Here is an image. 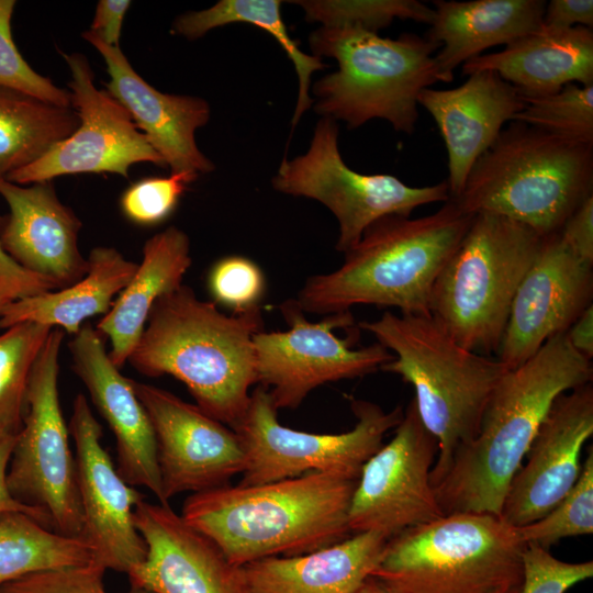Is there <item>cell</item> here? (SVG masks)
I'll list each match as a JSON object with an SVG mask.
<instances>
[{"instance_id":"cell-1","label":"cell","mask_w":593,"mask_h":593,"mask_svg":"<svg viewBox=\"0 0 593 593\" xmlns=\"http://www.w3.org/2000/svg\"><path fill=\"white\" fill-rule=\"evenodd\" d=\"M593 367L566 333L549 338L522 365L506 369L483 410L474 439L459 449L434 488L444 515L500 516L511 481L555 399L592 382Z\"/></svg>"},{"instance_id":"cell-2","label":"cell","mask_w":593,"mask_h":593,"mask_svg":"<svg viewBox=\"0 0 593 593\" xmlns=\"http://www.w3.org/2000/svg\"><path fill=\"white\" fill-rule=\"evenodd\" d=\"M357 481L311 472L262 484H226L190 494L181 516L237 567L299 556L349 537Z\"/></svg>"},{"instance_id":"cell-3","label":"cell","mask_w":593,"mask_h":593,"mask_svg":"<svg viewBox=\"0 0 593 593\" xmlns=\"http://www.w3.org/2000/svg\"><path fill=\"white\" fill-rule=\"evenodd\" d=\"M262 326L258 305L226 315L181 284L155 302L127 361L147 377H175L202 411L234 429L257 383L254 337Z\"/></svg>"},{"instance_id":"cell-4","label":"cell","mask_w":593,"mask_h":593,"mask_svg":"<svg viewBox=\"0 0 593 593\" xmlns=\"http://www.w3.org/2000/svg\"><path fill=\"white\" fill-rule=\"evenodd\" d=\"M472 217L450 199L425 216H383L345 253L339 268L309 278L295 300L315 314L366 304L428 315L434 283Z\"/></svg>"},{"instance_id":"cell-5","label":"cell","mask_w":593,"mask_h":593,"mask_svg":"<svg viewBox=\"0 0 593 593\" xmlns=\"http://www.w3.org/2000/svg\"><path fill=\"white\" fill-rule=\"evenodd\" d=\"M358 326L392 353L393 359L380 369L414 388L421 419L438 444L430 471L435 488L456 452L477 436L485 404L506 368L495 357L459 345L430 314L388 311Z\"/></svg>"},{"instance_id":"cell-6","label":"cell","mask_w":593,"mask_h":593,"mask_svg":"<svg viewBox=\"0 0 593 593\" xmlns=\"http://www.w3.org/2000/svg\"><path fill=\"white\" fill-rule=\"evenodd\" d=\"M593 195V144L512 121L472 166L452 200L463 212L519 222L541 237L560 232Z\"/></svg>"},{"instance_id":"cell-7","label":"cell","mask_w":593,"mask_h":593,"mask_svg":"<svg viewBox=\"0 0 593 593\" xmlns=\"http://www.w3.org/2000/svg\"><path fill=\"white\" fill-rule=\"evenodd\" d=\"M310 46L314 56L338 64L315 82L314 110L349 130L382 119L412 134L419 92L441 81L434 58L440 45L427 36L403 33L393 40L359 26L322 25L310 35Z\"/></svg>"},{"instance_id":"cell-8","label":"cell","mask_w":593,"mask_h":593,"mask_svg":"<svg viewBox=\"0 0 593 593\" xmlns=\"http://www.w3.org/2000/svg\"><path fill=\"white\" fill-rule=\"evenodd\" d=\"M542 240L514 220L474 214L434 283L429 314L462 347L494 357L516 291Z\"/></svg>"},{"instance_id":"cell-9","label":"cell","mask_w":593,"mask_h":593,"mask_svg":"<svg viewBox=\"0 0 593 593\" xmlns=\"http://www.w3.org/2000/svg\"><path fill=\"white\" fill-rule=\"evenodd\" d=\"M525 545L500 516L457 512L389 538L371 575L401 593H491L523 582Z\"/></svg>"},{"instance_id":"cell-10","label":"cell","mask_w":593,"mask_h":593,"mask_svg":"<svg viewBox=\"0 0 593 593\" xmlns=\"http://www.w3.org/2000/svg\"><path fill=\"white\" fill-rule=\"evenodd\" d=\"M63 338L64 331L54 327L32 367L7 484L18 502L46 516L52 530L81 538L76 461L58 394Z\"/></svg>"},{"instance_id":"cell-11","label":"cell","mask_w":593,"mask_h":593,"mask_svg":"<svg viewBox=\"0 0 593 593\" xmlns=\"http://www.w3.org/2000/svg\"><path fill=\"white\" fill-rule=\"evenodd\" d=\"M357 418L342 434H314L279 423L267 388L258 385L236 427L245 451L240 485H255L295 478L311 472L358 480L367 460L382 446L384 435L401 422L403 410L390 412L378 404L353 400Z\"/></svg>"},{"instance_id":"cell-12","label":"cell","mask_w":593,"mask_h":593,"mask_svg":"<svg viewBox=\"0 0 593 593\" xmlns=\"http://www.w3.org/2000/svg\"><path fill=\"white\" fill-rule=\"evenodd\" d=\"M338 126L323 116L316 124L309 150L291 160L283 159L272 186L277 191L314 199L337 219L336 249L346 253L366 228L387 215L410 217L418 206L447 202V181L410 187L387 175H363L350 169L338 150Z\"/></svg>"},{"instance_id":"cell-13","label":"cell","mask_w":593,"mask_h":593,"mask_svg":"<svg viewBox=\"0 0 593 593\" xmlns=\"http://www.w3.org/2000/svg\"><path fill=\"white\" fill-rule=\"evenodd\" d=\"M287 331L254 337L257 383L268 389L277 410L298 407L317 387L371 373L393 359L381 344L355 349L357 334L340 338L336 328L354 325L350 311L309 321L296 300L280 305Z\"/></svg>"},{"instance_id":"cell-14","label":"cell","mask_w":593,"mask_h":593,"mask_svg":"<svg viewBox=\"0 0 593 593\" xmlns=\"http://www.w3.org/2000/svg\"><path fill=\"white\" fill-rule=\"evenodd\" d=\"M438 451L414 399L403 411L393 438L363 465L351 496V534L376 532L388 539L444 516L430 483Z\"/></svg>"},{"instance_id":"cell-15","label":"cell","mask_w":593,"mask_h":593,"mask_svg":"<svg viewBox=\"0 0 593 593\" xmlns=\"http://www.w3.org/2000/svg\"><path fill=\"white\" fill-rule=\"evenodd\" d=\"M64 58L71 72L68 87L80 124L40 159L4 178L26 186L76 174L110 172L128 178L131 166L138 163L166 167L126 109L107 90L96 87L86 56L72 53L64 54Z\"/></svg>"},{"instance_id":"cell-16","label":"cell","mask_w":593,"mask_h":593,"mask_svg":"<svg viewBox=\"0 0 593 593\" xmlns=\"http://www.w3.org/2000/svg\"><path fill=\"white\" fill-rule=\"evenodd\" d=\"M132 385L154 429L161 504L230 484L243 473L245 451L235 430L167 390L135 380Z\"/></svg>"},{"instance_id":"cell-17","label":"cell","mask_w":593,"mask_h":593,"mask_svg":"<svg viewBox=\"0 0 593 593\" xmlns=\"http://www.w3.org/2000/svg\"><path fill=\"white\" fill-rule=\"evenodd\" d=\"M68 429L76 447L81 539L92 549L96 561L127 575L147 555L133 515L144 495L119 474L102 446V427L81 393L74 400Z\"/></svg>"},{"instance_id":"cell-18","label":"cell","mask_w":593,"mask_h":593,"mask_svg":"<svg viewBox=\"0 0 593 593\" xmlns=\"http://www.w3.org/2000/svg\"><path fill=\"white\" fill-rule=\"evenodd\" d=\"M593 299V265L582 260L560 234L544 237L535 261L514 296L495 358L513 369L551 337L563 334Z\"/></svg>"},{"instance_id":"cell-19","label":"cell","mask_w":593,"mask_h":593,"mask_svg":"<svg viewBox=\"0 0 593 593\" xmlns=\"http://www.w3.org/2000/svg\"><path fill=\"white\" fill-rule=\"evenodd\" d=\"M593 435V385L559 394L507 489L500 517L518 528L548 514L577 482L581 450Z\"/></svg>"},{"instance_id":"cell-20","label":"cell","mask_w":593,"mask_h":593,"mask_svg":"<svg viewBox=\"0 0 593 593\" xmlns=\"http://www.w3.org/2000/svg\"><path fill=\"white\" fill-rule=\"evenodd\" d=\"M133 515L147 555L127 574L131 586L154 593H248L242 567L169 504L143 499Z\"/></svg>"},{"instance_id":"cell-21","label":"cell","mask_w":593,"mask_h":593,"mask_svg":"<svg viewBox=\"0 0 593 593\" xmlns=\"http://www.w3.org/2000/svg\"><path fill=\"white\" fill-rule=\"evenodd\" d=\"M104 336L89 324L68 343L72 369L115 438V468L131 486L148 489L161 502L154 429L132 379L125 378L105 350Z\"/></svg>"},{"instance_id":"cell-22","label":"cell","mask_w":593,"mask_h":593,"mask_svg":"<svg viewBox=\"0 0 593 593\" xmlns=\"http://www.w3.org/2000/svg\"><path fill=\"white\" fill-rule=\"evenodd\" d=\"M0 195L9 205L0 217V245L19 266L57 290L86 276L88 260L78 248L82 224L51 181L25 187L0 176Z\"/></svg>"},{"instance_id":"cell-23","label":"cell","mask_w":593,"mask_h":593,"mask_svg":"<svg viewBox=\"0 0 593 593\" xmlns=\"http://www.w3.org/2000/svg\"><path fill=\"white\" fill-rule=\"evenodd\" d=\"M82 37L104 58L110 77L107 91L126 109L171 174L212 171L213 163L194 139L195 131L210 119L209 103L198 97L158 91L133 69L120 46L102 43L89 30Z\"/></svg>"},{"instance_id":"cell-24","label":"cell","mask_w":593,"mask_h":593,"mask_svg":"<svg viewBox=\"0 0 593 593\" xmlns=\"http://www.w3.org/2000/svg\"><path fill=\"white\" fill-rule=\"evenodd\" d=\"M436 122L448 158L447 184L456 198L478 158L524 108L518 90L491 70L474 71L452 89H423L417 98Z\"/></svg>"},{"instance_id":"cell-25","label":"cell","mask_w":593,"mask_h":593,"mask_svg":"<svg viewBox=\"0 0 593 593\" xmlns=\"http://www.w3.org/2000/svg\"><path fill=\"white\" fill-rule=\"evenodd\" d=\"M481 70L496 72L526 98L552 94L571 82L593 83V32L584 26L542 25L500 52L477 56L462 65L467 76Z\"/></svg>"},{"instance_id":"cell-26","label":"cell","mask_w":593,"mask_h":593,"mask_svg":"<svg viewBox=\"0 0 593 593\" xmlns=\"http://www.w3.org/2000/svg\"><path fill=\"white\" fill-rule=\"evenodd\" d=\"M388 538L357 533L315 550L242 567L248 593H356L378 567Z\"/></svg>"},{"instance_id":"cell-27","label":"cell","mask_w":593,"mask_h":593,"mask_svg":"<svg viewBox=\"0 0 593 593\" xmlns=\"http://www.w3.org/2000/svg\"><path fill=\"white\" fill-rule=\"evenodd\" d=\"M427 37L440 45L434 56L440 79L492 46L508 45L542 27L544 0H435Z\"/></svg>"},{"instance_id":"cell-28","label":"cell","mask_w":593,"mask_h":593,"mask_svg":"<svg viewBox=\"0 0 593 593\" xmlns=\"http://www.w3.org/2000/svg\"><path fill=\"white\" fill-rule=\"evenodd\" d=\"M191 262L189 237L175 226L146 240L135 273L97 325L110 339L109 357L119 369L136 347L155 302L182 284Z\"/></svg>"},{"instance_id":"cell-29","label":"cell","mask_w":593,"mask_h":593,"mask_svg":"<svg viewBox=\"0 0 593 593\" xmlns=\"http://www.w3.org/2000/svg\"><path fill=\"white\" fill-rule=\"evenodd\" d=\"M88 271L74 284L9 302L0 313V328L22 322L57 326L77 334L82 322L107 314L114 295L126 287L137 265L112 247H96L89 253Z\"/></svg>"},{"instance_id":"cell-30","label":"cell","mask_w":593,"mask_h":593,"mask_svg":"<svg viewBox=\"0 0 593 593\" xmlns=\"http://www.w3.org/2000/svg\"><path fill=\"white\" fill-rule=\"evenodd\" d=\"M79 124L72 107L0 86V176L33 164L69 137Z\"/></svg>"},{"instance_id":"cell-31","label":"cell","mask_w":593,"mask_h":593,"mask_svg":"<svg viewBox=\"0 0 593 593\" xmlns=\"http://www.w3.org/2000/svg\"><path fill=\"white\" fill-rule=\"evenodd\" d=\"M280 9L281 1L278 0H221L209 9L179 15L174 23V32L189 40H197L217 26L248 23L269 33L292 60L298 75L299 94L292 118V126H295L312 104L309 93L312 72L322 70L327 65L321 58L307 55L299 48L288 33Z\"/></svg>"},{"instance_id":"cell-32","label":"cell","mask_w":593,"mask_h":593,"mask_svg":"<svg viewBox=\"0 0 593 593\" xmlns=\"http://www.w3.org/2000/svg\"><path fill=\"white\" fill-rule=\"evenodd\" d=\"M93 560L92 549L81 538L58 534L22 512L0 515V586L32 573Z\"/></svg>"},{"instance_id":"cell-33","label":"cell","mask_w":593,"mask_h":593,"mask_svg":"<svg viewBox=\"0 0 593 593\" xmlns=\"http://www.w3.org/2000/svg\"><path fill=\"white\" fill-rule=\"evenodd\" d=\"M52 329L22 322L0 334V430H20L30 373Z\"/></svg>"},{"instance_id":"cell-34","label":"cell","mask_w":593,"mask_h":593,"mask_svg":"<svg viewBox=\"0 0 593 593\" xmlns=\"http://www.w3.org/2000/svg\"><path fill=\"white\" fill-rule=\"evenodd\" d=\"M522 98L524 108L513 121L562 138L593 144V83L571 82L552 94Z\"/></svg>"},{"instance_id":"cell-35","label":"cell","mask_w":593,"mask_h":593,"mask_svg":"<svg viewBox=\"0 0 593 593\" xmlns=\"http://www.w3.org/2000/svg\"><path fill=\"white\" fill-rule=\"evenodd\" d=\"M523 542L548 549L559 540L593 533V449L567 495L544 517L516 528Z\"/></svg>"},{"instance_id":"cell-36","label":"cell","mask_w":593,"mask_h":593,"mask_svg":"<svg viewBox=\"0 0 593 593\" xmlns=\"http://www.w3.org/2000/svg\"><path fill=\"white\" fill-rule=\"evenodd\" d=\"M307 21L323 25L359 26L378 33L394 19L432 24L434 9L416 0L296 1Z\"/></svg>"},{"instance_id":"cell-37","label":"cell","mask_w":593,"mask_h":593,"mask_svg":"<svg viewBox=\"0 0 593 593\" xmlns=\"http://www.w3.org/2000/svg\"><path fill=\"white\" fill-rule=\"evenodd\" d=\"M14 0H0V86L61 107L71 105V94L36 72L19 52L12 36Z\"/></svg>"},{"instance_id":"cell-38","label":"cell","mask_w":593,"mask_h":593,"mask_svg":"<svg viewBox=\"0 0 593 593\" xmlns=\"http://www.w3.org/2000/svg\"><path fill=\"white\" fill-rule=\"evenodd\" d=\"M197 175L171 174L169 177L144 178L125 190L121 198L123 213L141 225H154L166 220Z\"/></svg>"},{"instance_id":"cell-39","label":"cell","mask_w":593,"mask_h":593,"mask_svg":"<svg viewBox=\"0 0 593 593\" xmlns=\"http://www.w3.org/2000/svg\"><path fill=\"white\" fill-rule=\"evenodd\" d=\"M105 568L93 560L89 563L54 569L7 582L0 593H108L103 583ZM126 593H154L131 586Z\"/></svg>"},{"instance_id":"cell-40","label":"cell","mask_w":593,"mask_h":593,"mask_svg":"<svg viewBox=\"0 0 593 593\" xmlns=\"http://www.w3.org/2000/svg\"><path fill=\"white\" fill-rule=\"evenodd\" d=\"M521 593H566L574 584L593 577V562H564L548 549L526 544L522 552Z\"/></svg>"},{"instance_id":"cell-41","label":"cell","mask_w":593,"mask_h":593,"mask_svg":"<svg viewBox=\"0 0 593 593\" xmlns=\"http://www.w3.org/2000/svg\"><path fill=\"white\" fill-rule=\"evenodd\" d=\"M209 287L216 302L240 312L257 306L265 280L259 267L240 256L219 260L209 276Z\"/></svg>"},{"instance_id":"cell-42","label":"cell","mask_w":593,"mask_h":593,"mask_svg":"<svg viewBox=\"0 0 593 593\" xmlns=\"http://www.w3.org/2000/svg\"><path fill=\"white\" fill-rule=\"evenodd\" d=\"M559 234L577 256L593 265V195L574 210Z\"/></svg>"},{"instance_id":"cell-43","label":"cell","mask_w":593,"mask_h":593,"mask_svg":"<svg viewBox=\"0 0 593 593\" xmlns=\"http://www.w3.org/2000/svg\"><path fill=\"white\" fill-rule=\"evenodd\" d=\"M542 25L550 29L584 26L592 30V0H551L546 3Z\"/></svg>"},{"instance_id":"cell-44","label":"cell","mask_w":593,"mask_h":593,"mask_svg":"<svg viewBox=\"0 0 593 593\" xmlns=\"http://www.w3.org/2000/svg\"><path fill=\"white\" fill-rule=\"evenodd\" d=\"M131 5L128 0H100L90 32L109 46H120L123 19Z\"/></svg>"},{"instance_id":"cell-45","label":"cell","mask_w":593,"mask_h":593,"mask_svg":"<svg viewBox=\"0 0 593 593\" xmlns=\"http://www.w3.org/2000/svg\"><path fill=\"white\" fill-rule=\"evenodd\" d=\"M0 282L13 288L21 298L54 291L57 288L48 280L26 271L19 266L0 245Z\"/></svg>"},{"instance_id":"cell-46","label":"cell","mask_w":593,"mask_h":593,"mask_svg":"<svg viewBox=\"0 0 593 593\" xmlns=\"http://www.w3.org/2000/svg\"><path fill=\"white\" fill-rule=\"evenodd\" d=\"M15 439L16 434L0 430V515L9 512H22L48 527V521L41 511L18 502L9 491L7 472Z\"/></svg>"},{"instance_id":"cell-47","label":"cell","mask_w":593,"mask_h":593,"mask_svg":"<svg viewBox=\"0 0 593 593\" xmlns=\"http://www.w3.org/2000/svg\"><path fill=\"white\" fill-rule=\"evenodd\" d=\"M572 348L588 360L593 358V304L586 307L566 332Z\"/></svg>"},{"instance_id":"cell-48","label":"cell","mask_w":593,"mask_h":593,"mask_svg":"<svg viewBox=\"0 0 593 593\" xmlns=\"http://www.w3.org/2000/svg\"><path fill=\"white\" fill-rule=\"evenodd\" d=\"M356 593H401L376 577H369Z\"/></svg>"},{"instance_id":"cell-49","label":"cell","mask_w":593,"mask_h":593,"mask_svg":"<svg viewBox=\"0 0 593 593\" xmlns=\"http://www.w3.org/2000/svg\"><path fill=\"white\" fill-rule=\"evenodd\" d=\"M20 299L19 293L11 287L0 282V313L11 301Z\"/></svg>"},{"instance_id":"cell-50","label":"cell","mask_w":593,"mask_h":593,"mask_svg":"<svg viewBox=\"0 0 593 593\" xmlns=\"http://www.w3.org/2000/svg\"><path fill=\"white\" fill-rule=\"evenodd\" d=\"M523 583V582H522ZM522 583L519 584H506L491 593H521Z\"/></svg>"}]
</instances>
